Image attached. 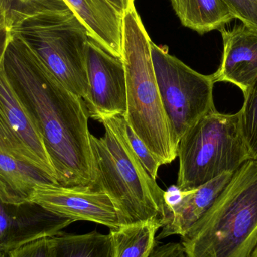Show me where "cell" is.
Masks as SVG:
<instances>
[{
  "instance_id": "cell-22",
  "label": "cell",
  "mask_w": 257,
  "mask_h": 257,
  "mask_svg": "<svg viewBox=\"0 0 257 257\" xmlns=\"http://www.w3.org/2000/svg\"><path fill=\"white\" fill-rule=\"evenodd\" d=\"M8 257H51V238H43L23 246L7 254Z\"/></svg>"
},
{
  "instance_id": "cell-24",
  "label": "cell",
  "mask_w": 257,
  "mask_h": 257,
  "mask_svg": "<svg viewBox=\"0 0 257 257\" xmlns=\"http://www.w3.org/2000/svg\"><path fill=\"white\" fill-rule=\"evenodd\" d=\"M150 257H188L181 243L169 242L157 246Z\"/></svg>"
},
{
  "instance_id": "cell-16",
  "label": "cell",
  "mask_w": 257,
  "mask_h": 257,
  "mask_svg": "<svg viewBox=\"0 0 257 257\" xmlns=\"http://www.w3.org/2000/svg\"><path fill=\"white\" fill-rule=\"evenodd\" d=\"M181 24L200 35L220 30L235 19L223 0H170Z\"/></svg>"
},
{
  "instance_id": "cell-29",
  "label": "cell",
  "mask_w": 257,
  "mask_h": 257,
  "mask_svg": "<svg viewBox=\"0 0 257 257\" xmlns=\"http://www.w3.org/2000/svg\"><path fill=\"white\" fill-rule=\"evenodd\" d=\"M0 257H6V254H4V253L0 252Z\"/></svg>"
},
{
  "instance_id": "cell-15",
  "label": "cell",
  "mask_w": 257,
  "mask_h": 257,
  "mask_svg": "<svg viewBox=\"0 0 257 257\" xmlns=\"http://www.w3.org/2000/svg\"><path fill=\"white\" fill-rule=\"evenodd\" d=\"M40 183L52 182L21 160L0 125V199L13 205L28 202L35 186Z\"/></svg>"
},
{
  "instance_id": "cell-2",
  "label": "cell",
  "mask_w": 257,
  "mask_h": 257,
  "mask_svg": "<svg viewBox=\"0 0 257 257\" xmlns=\"http://www.w3.org/2000/svg\"><path fill=\"white\" fill-rule=\"evenodd\" d=\"M105 135L90 134L94 178L91 186L111 199L123 226L159 220L167 216L164 190L138 158L126 136L123 116L101 121Z\"/></svg>"
},
{
  "instance_id": "cell-13",
  "label": "cell",
  "mask_w": 257,
  "mask_h": 257,
  "mask_svg": "<svg viewBox=\"0 0 257 257\" xmlns=\"http://www.w3.org/2000/svg\"><path fill=\"white\" fill-rule=\"evenodd\" d=\"M234 173L225 172L193 190L183 191L181 200L167 209L166 221L157 240L183 236L211 208Z\"/></svg>"
},
{
  "instance_id": "cell-5",
  "label": "cell",
  "mask_w": 257,
  "mask_h": 257,
  "mask_svg": "<svg viewBox=\"0 0 257 257\" xmlns=\"http://www.w3.org/2000/svg\"><path fill=\"white\" fill-rule=\"evenodd\" d=\"M9 28L66 88L85 100L88 93L86 51L90 36L70 8L34 10L14 2Z\"/></svg>"
},
{
  "instance_id": "cell-18",
  "label": "cell",
  "mask_w": 257,
  "mask_h": 257,
  "mask_svg": "<svg viewBox=\"0 0 257 257\" xmlns=\"http://www.w3.org/2000/svg\"><path fill=\"white\" fill-rule=\"evenodd\" d=\"M51 241V257H112L109 235L96 230L80 235L62 232Z\"/></svg>"
},
{
  "instance_id": "cell-20",
  "label": "cell",
  "mask_w": 257,
  "mask_h": 257,
  "mask_svg": "<svg viewBox=\"0 0 257 257\" xmlns=\"http://www.w3.org/2000/svg\"><path fill=\"white\" fill-rule=\"evenodd\" d=\"M125 128H126L128 142H130L135 154H136L148 173L151 175V178L156 180L159 169L162 166L161 163L153 155L147 145L133 131V128L130 127L126 121L125 123Z\"/></svg>"
},
{
  "instance_id": "cell-7",
  "label": "cell",
  "mask_w": 257,
  "mask_h": 257,
  "mask_svg": "<svg viewBox=\"0 0 257 257\" xmlns=\"http://www.w3.org/2000/svg\"><path fill=\"white\" fill-rule=\"evenodd\" d=\"M151 51L172 141L178 148L183 136L202 117L215 109L214 82L211 75L199 73L171 55L166 46L151 41Z\"/></svg>"
},
{
  "instance_id": "cell-10",
  "label": "cell",
  "mask_w": 257,
  "mask_h": 257,
  "mask_svg": "<svg viewBox=\"0 0 257 257\" xmlns=\"http://www.w3.org/2000/svg\"><path fill=\"white\" fill-rule=\"evenodd\" d=\"M88 93L84 102L91 118L100 122L127 111L126 83L122 58L90 38L86 51Z\"/></svg>"
},
{
  "instance_id": "cell-6",
  "label": "cell",
  "mask_w": 257,
  "mask_h": 257,
  "mask_svg": "<svg viewBox=\"0 0 257 257\" xmlns=\"http://www.w3.org/2000/svg\"><path fill=\"white\" fill-rule=\"evenodd\" d=\"M178 157L177 186L183 191L197 188L225 172L234 173L253 160L239 111L232 114L216 108L210 111L183 136Z\"/></svg>"
},
{
  "instance_id": "cell-11",
  "label": "cell",
  "mask_w": 257,
  "mask_h": 257,
  "mask_svg": "<svg viewBox=\"0 0 257 257\" xmlns=\"http://www.w3.org/2000/svg\"><path fill=\"white\" fill-rule=\"evenodd\" d=\"M72 223L33 202L13 205L0 199V252L7 255L30 243L52 238Z\"/></svg>"
},
{
  "instance_id": "cell-19",
  "label": "cell",
  "mask_w": 257,
  "mask_h": 257,
  "mask_svg": "<svg viewBox=\"0 0 257 257\" xmlns=\"http://www.w3.org/2000/svg\"><path fill=\"white\" fill-rule=\"evenodd\" d=\"M244 98L239 111L241 127L253 160H257V81Z\"/></svg>"
},
{
  "instance_id": "cell-17",
  "label": "cell",
  "mask_w": 257,
  "mask_h": 257,
  "mask_svg": "<svg viewBox=\"0 0 257 257\" xmlns=\"http://www.w3.org/2000/svg\"><path fill=\"white\" fill-rule=\"evenodd\" d=\"M163 223L151 220L110 229L112 257H150L157 247V235Z\"/></svg>"
},
{
  "instance_id": "cell-12",
  "label": "cell",
  "mask_w": 257,
  "mask_h": 257,
  "mask_svg": "<svg viewBox=\"0 0 257 257\" xmlns=\"http://www.w3.org/2000/svg\"><path fill=\"white\" fill-rule=\"evenodd\" d=\"M219 31L223 51L220 66L211 75L213 81L230 83L245 94L257 81V32L243 24Z\"/></svg>"
},
{
  "instance_id": "cell-14",
  "label": "cell",
  "mask_w": 257,
  "mask_h": 257,
  "mask_svg": "<svg viewBox=\"0 0 257 257\" xmlns=\"http://www.w3.org/2000/svg\"><path fill=\"white\" fill-rule=\"evenodd\" d=\"M88 30L90 38L122 58L123 15L106 0H63Z\"/></svg>"
},
{
  "instance_id": "cell-23",
  "label": "cell",
  "mask_w": 257,
  "mask_h": 257,
  "mask_svg": "<svg viewBox=\"0 0 257 257\" xmlns=\"http://www.w3.org/2000/svg\"><path fill=\"white\" fill-rule=\"evenodd\" d=\"M15 3L34 10H57L69 6L63 0H14Z\"/></svg>"
},
{
  "instance_id": "cell-21",
  "label": "cell",
  "mask_w": 257,
  "mask_h": 257,
  "mask_svg": "<svg viewBox=\"0 0 257 257\" xmlns=\"http://www.w3.org/2000/svg\"><path fill=\"white\" fill-rule=\"evenodd\" d=\"M235 18L257 32V0H223Z\"/></svg>"
},
{
  "instance_id": "cell-25",
  "label": "cell",
  "mask_w": 257,
  "mask_h": 257,
  "mask_svg": "<svg viewBox=\"0 0 257 257\" xmlns=\"http://www.w3.org/2000/svg\"><path fill=\"white\" fill-rule=\"evenodd\" d=\"M14 0H0V29L9 27L11 10Z\"/></svg>"
},
{
  "instance_id": "cell-9",
  "label": "cell",
  "mask_w": 257,
  "mask_h": 257,
  "mask_svg": "<svg viewBox=\"0 0 257 257\" xmlns=\"http://www.w3.org/2000/svg\"><path fill=\"white\" fill-rule=\"evenodd\" d=\"M0 125L23 162L59 184L42 133L0 67Z\"/></svg>"
},
{
  "instance_id": "cell-8",
  "label": "cell",
  "mask_w": 257,
  "mask_h": 257,
  "mask_svg": "<svg viewBox=\"0 0 257 257\" xmlns=\"http://www.w3.org/2000/svg\"><path fill=\"white\" fill-rule=\"evenodd\" d=\"M28 202L74 222H93L109 229L123 226L108 195L91 185L66 187L40 183L35 186Z\"/></svg>"
},
{
  "instance_id": "cell-26",
  "label": "cell",
  "mask_w": 257,
  "mask_h": 257,
  "mask_svg": "<svg viewBox=\"0 0 257 257\" xmlns=\"http://www.w3.org/2000/svg\"><path fill=\"white\" fill-rule=\"evenodd\" d=\"M121 15H124L128 11L135 6V0H106Z\"/></svg>"
},
{
  "instance_id": "cell-1",
  "label": "cell",
  "mask_w": 257,
  "mask_h": 257,
  "mask_svg": "<svg viewBox=\"0 0 257 257\" xmlns=\"http://www.w3.org/2000/svg\"><path fill=\"white\" fill-rule=\"evenodd\" d=\"M3 66L9 81L42 133L60 185H91L94 178L88 110L15 33Z\"/></svg>"
},
{
  "instance_id": "cell-28",
  "label": "cell",
  "mask_w": 257,
  "mask_h": 257,
  "mask_svg": "<svg viewBox=\"0 0 257 257\" xmlns=\"http://www.w3.org/2000/svg\"><path fill=\"white\" fill-rule=\"evenodd\" d=\"M249 257H257V247L256 248L253 250V253L249 256Z\"/></svg>"
},
{
  "instance_id": "cell-3",
  "label": "cell",
  "mask_w": 257,
  "mask_h": 257,
  "mask_svg": "<svg viewBox=\"0 0 257 257\" xmlns=\"http://www.w3.org/2000/svg\"><path fill=\"white\" fill-rule=\"evenodd\" d=\"M188 257H249L257 247V160H247L181 237Z\"/></svg>"
},
{
  "instance_id": "cell-27",
  "label": "cell",
  "mask_w": 257,
  "mask_h": 257,
  "mask_svg": "<svg viewBox=\"0 0 257 257\" xmlns=\"http://www.w3.org/2000/svg\"><path fill=\"white\" fill-rule=\"evenodd\" d=\"M9 37H10V30L9 27L0 29V67L4 60L5 53H6Z\"/></svg>"
},
{
  "instance_id": "cell-4",
  "label": "cell",
  "mask_w": 257,
  "mask_h": 257,
  "mask_svg": "<svg viewBox=\"0 0 257 257\" xmlns=\"http://www.w3.org/2000/svg\"><path fill=\"white\" fill-rule=\"evenodd\" d=\"M151 39L136 7L123 15L122 60L126 83L124 118L161 165L178 157L163 108L151 51Z\"/></svg>"
}]
</instances>
